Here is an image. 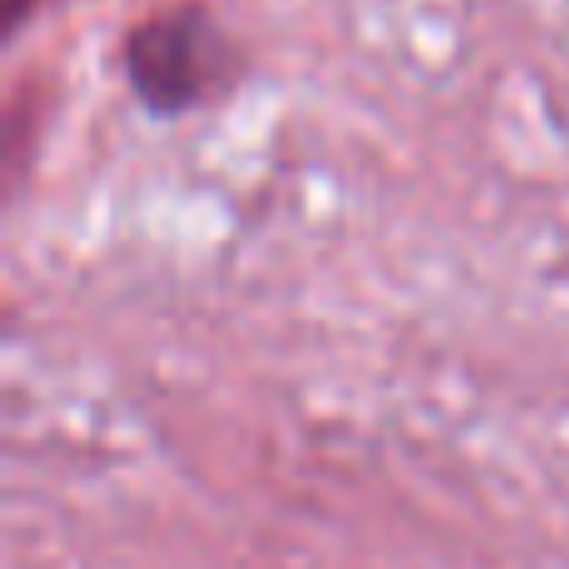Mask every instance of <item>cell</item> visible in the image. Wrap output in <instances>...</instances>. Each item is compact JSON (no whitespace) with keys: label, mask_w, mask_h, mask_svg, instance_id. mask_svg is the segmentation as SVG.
Wrapping results in <instances>:
<instances>
[{"label":"cell","mask_w":569,"mask_h":569,"mask_svg":"<svg viewBox=\"0 0 569 569\" xmlns=\"http://www.w3.org/2000/svg\"><path fill=\"white\" fill-rule=\"evenodd\" d=\"M40 0H6V30H20V20L36 10Z\"/></svg>","instance_id":"obj_2"},{"label":"cell","mask_w":569,"mask_h":569,"mask_svg":"<svg viewBox=\"0 0 569 569\" xmlns=\"http://www.w3.org/2000/svg\"><path fill=\"white\" fill-rule=\"evenodd\" d=\"M236 66V46L200 0H176L126 36V80L156 116H180L220 96Z\"/></svg>","instance_id":"obj_1"}]
</instances>
